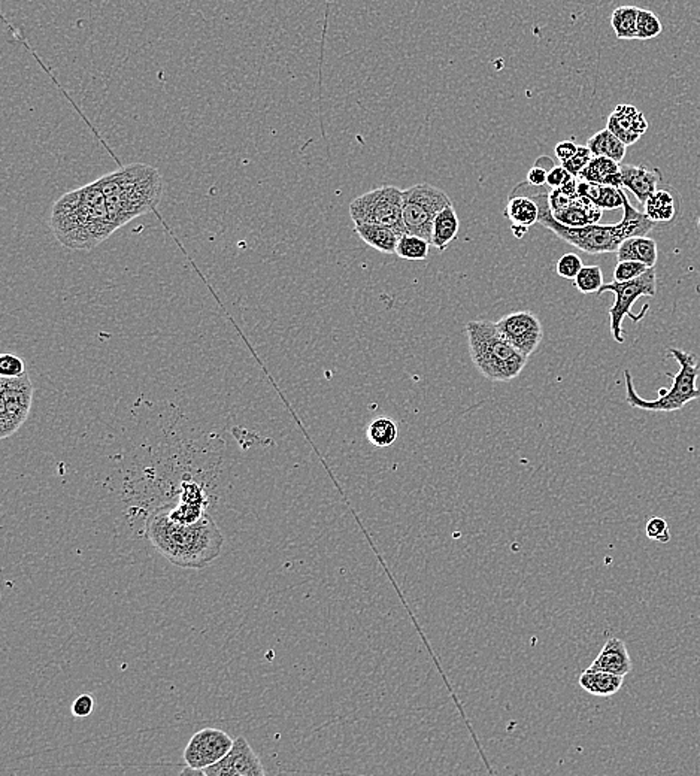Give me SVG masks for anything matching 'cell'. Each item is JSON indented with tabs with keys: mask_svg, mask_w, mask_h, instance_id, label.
I'll list each match as a JSON object with an SVG mask.
<instances>
[{
	"mask_svg": "<svg viewBox=\"0 0 700 776\" xmlns=\"http://www.w3.org/2000/svg\"><path fill=\"white\" fill-rule=\"evenodd\" d=\"M551 188L548 186H531V184L520 183L513 188L509 196H529L539 206V221L549 232L557 235L558 238L564 239V243L572 247L587 252V254H605V252H617L618 247L626 239L632 236H646L655 227V221H651L644 212L633 208L629 202V197L624 193V203H622V219L617 224H590L584 227H569L564 224L558 223L554 219L549 210L548 194Z\"/></svg>",
	"mask_w": 700,
	"mask_h": 776,
	"instance_id": "1",
	"label": "cell"
},
{
	"mask_svg": "<svg viewBox=\"0 0 700 776\" xmlns=\"http://www.w3.org/2000/svg\"><path fill=\"white\" fill-rule=\"evenodd\" d=\"M152 547L175 566L203 569L220 556L225 538L205 512L197 521L175 520L165 507L157 508L145 525Z\"/></svg>",
	"mask_w": 700,
	"mask_h": 776,
	"instance_id": "2",
	"label": "cell"
},
{
	"mask_svg": "<svg viewBox=\"0 0 700 776\" xmlns=\"http://www.w3.org/2000/svg\"><path fill=\"white\" fill-rule=\"evenodd\" d=\"M51 230L63 247L90 252L115 232L99 183L66 193L51 211Z\"/></svg>",
	"mask_w": 700,
	"mask_h": 776,
	"instance_id": "3",
	"label": "cell"
},
{
	"mask_svg": "<svg viewBox=\"0 0 700 776\" xmlns=\"http://www.w3.org/2000/svg\"><path fill=\"white\" fill-rule=\"evenodd\" d=\"M105 194L115 230L156 210L163 194V178L154 166L132 163L97 179Z\"/></svg>",
	"mask_w": 700,
	"mask_h": 776,
	"instance_id": "4",
	"label": "cell"
},
{
	"mask_svg": "<svg viewBox=\"0 0 700 776\" xmlns=\"http://www.w3.org/2000/svg\"><path fill=\"white\" fill-rule=\"evenodd\" d=\"M466 336L474 365L491 383H509L526 367L529 357L513 347L493 321H469Z\"/></svg>",
	"mask_w": 700,
	"mask_h": 776,
	"instance_id": "5",
	"label": "cell"
},
{
	"mask_svg": "<svg viewBox=\"0 0 700 776\" xmlns=\"http://www.w3.org/2000/svg\"><path fill=\"white\" fill-rule=\"evenodd\" d=\"M669 354L678 361L679 370L675 375L666 374L669 378H672V387L669 390L660 388V396L655 400L642 399L633 387L632 375L629 370H624L626 400L630 407L644 411L672 412L682 409L687 403L700 398V390L696 385L700 375V365L696 361L695 354L678 348H669Z\"/></svg>",
	"mask_w": 700,
	"mask_h": 776,
	"instance_id": "6",
	"label": "cell"
},
{
	"mask_svg": "<svg viewBox=\"0 0 700 776\" xmlns=\"http://www.w3.org/2000/svg\"><path fill=\"white\" fill-rule=\"evenodd\" d=\"M449 205H453L449 194L431 184H416L403 190L402 214L405 233L416 235L431 243L432 228L436 215Z\"/></svg>",
	"mask_w": 700,
	"mask_h": 776,
	"instance_id": "7",
	"label": "cell"
},
{
	"mask_svg": "<svg viewBox=\"0 0 700 776\" xmlns=\"http://www.w3.org/2000/svg\"><path fill=\"white\" fill-rule=\"evenodd\" d=\"M611 292L615 294V301L609 310V317H611V334L614 341L618 343H624V332H622V320L624 317H630L633 323L639 321L646 317V310L650 306H644L641 314L635 316L632 312V306L639 297H655L657 293V274L655 268H650L646 274L641 275L639 278L632 279V281H624V283L604 284L597 294Z\"/></svg>",
	"mask_w": 700,
	"mask_h": 776,
	"instance_id": "8",
	"label": "cell"
},
{
	"mask_svg": "<svg viewBox=\"0 0 700 776\" xmlns=\"http://www.w3.org/2000/svg\"><path fill=\"white\" fill-rule=\"evenodd\" d=\"M403 190L394 186H383L350 203V215L354 224L369 223L387 226L403 235Z\"/></svg>",
	"mask_w": 700,
	"mask_h": 776,
	"instance_id": "9",
	"label": "cell"
},
{
	"mask_svg": "<svg viewBox=\"0 0 700 776\" xmlns=\"http://www.w3.org/2000/svg\"><path fill=\"white\" fill-rule=\"evenodd\" d=\"M33 402V384L28 372L20 376H0V438L19 432L28 420Z\"/></svg>",
	"mask_w": 700,
	"mask_h": 776,
	"instance_id": "10",
	"label": "cell"
},
{
	"mask_svg": "<svg viewBox=\"0 0 700 776\" xmlns=\"http://www.w3.org/2000/svg\"><path fill=\"white\" fill-rule=\"evenodd\" d=\"M235 740L226 731L214 727H206L197 731L188 740L187 747L184 749V762L187 769L183 771V775L187 773H199L206 767L216 764L221 758L226 757Z\"/></svg>",
	"mask_w": 700,
	"mask_h": 776,
	"instance_id": "11",
	"label": "cell"
},
{
	"mask_svg": "<svg viewBox=\"0 0 700 776\" xmlns=\"http://www.w3.org/2000/svg\"><path fill=\"white\" fill-rule=\"evenodd\" d=\"M496 325L504 338L529 359L544 338L542 323L531 310L511 312L508 316L502 317Z\"/></svg>",
	"mask_w": 700,
	"mask_h": 776,
	"instance_id": "12",
	"label": "cell"
},
{
	"mask_svg": "<svg viewBox=\"0 0 700 776\" xmlns=\"http://www.w3.org/2000/svg\"><path fill=\"white\" fill-rule=\"evenodd\" d=\"M201 775L263 776L266 775V771L247 739L243 736H239L235 739L234 747L227 755L216 764L203 769Z\"/></svg>",
	"mask_w": 700,
	"mask_h": 776,
	"instance_id": "13",
	"label": "cell"
},
{
	"mask_svg": "<svg viewBox=\"0 0 700 776\" xmlns=\"http://www.w3.org/2000/svg\"><path fill=\"white\" fill-rule=\"evenodd\" d=\"M606 128L629 146L637 144L646 135L648 121L637 106L622 103L615 106V110L609 115Z\"/></svg>",
	"mask_w": 700,
	"mask_h": 776,
	"instance_id": "14",
	"label": "cell"
},
{
	"mask_svg": "<svg viewBox=\"0 0 700 776\" xmlns=\"http://www.w3.org/2000/svg\"><path fill=\"white\" fill-rule=\"evenodd\" d=\"M622 188H627L637 196L642 205L655 194L662 181V172L657 168L622 165Z\"/></svg>",
	"mask_w": 700,
	"mask_h": 776,
	"instance_id": "15",
	"label": "cell"
},
{
	"mask_svg": "<svg viewBox=\"0 0 700 776\" xmlns=\"http://www.w3.org/2000/svg\"><path fill=\"white\" fill-rule=\"evenodd\" d=\"M591 669L609 672L614 675L626 676L632 671V658L629 656L627 647L618 638H609L605 642L599 656L591 663Z\"/></svg>",
	"mask_w": 700,
	"mask_h": 776,
	"instance_id": "16",
	"label": "cell"
},
{
	"mask_svg": "<svg viewBox=\"0 0 700 776\" xmlns=\"http://www.w3.org/2000/svg\"><path fill=\"white\" fill-rule=\"evenodd\" d=\"M602 214L604 210L596 205L595 202L578 194L564 210L556 212L553 217L558 223L569 227H584V226L599 223Z\"/></svg>",
	"mask_w": 700,
	"mask_h": 776,
	"instance_id": "17",
	"label": "cell"
},
{
	"mask_svg": "<svg viewBox=\"0 0 700 776\" xmlns=\"http://www.w3.org/2000/svg\"><path fill=\"white\" fill-rule=\"evenodd\" d=\"M578 179L587 183L622 188V165L604 155H593L590 163L584 168Z\"/></svg>",
	"mask_w": 700,
	"mask_h": 776,
	"instance_id": "18",
	"label": "cell"
},
{
	"mask_svg": "<svg viewBox=\"0 0 700 776\" xmlns=\"http://www.w3.org/2000/svg\"><path fill=\"white\" fill-rule=\"evenodd\" d=\"M354 232L358 233V238L369 247L383 254H396L400 233L394 228L380 224L358 223L354 224Z\"/></svg>",
	"mask_w": 700,
	"mask_h": 776,
	"instance_id": "19",
	"label": "cell"
},
{
	"mask_svg": "<svg viewBox=\"0 0 700 776\" xmlns=\"http://www.w3.org/2000/svg\"><path fill=\"white\" fill-rule=\"evenodd\" d=\"M578 682L581 685V689H586L591 696L609 698L620 691L624 682V676L614 675L609 672L596 671L589 667L580 675Z\"/></svg>",
	"mask_w": 700,
	"mask_h": 776,
	"instance_id": "20",
	"label": "cell"
},
{
	"mask_svg": "<svg viewBox=\"0 0 700 776\" xmlns=\"http://www.w3.org/2000/svg\"><path fill=\"white\" fill-rule=\"evenodd\" d=\"M458 228H460V221H458L457 212L454 210L453 205H449L436 215L435 221H433L432 247L436 248L438 252H445L449 244L457 238Z\"/></svg>",
	"mask_w": 700,
	"mask_h": 776,
	"instance_id": "21",
	"label": "cell"
},
{
	"mask_svg": "<svg viewBox=\"0 0 700 776\" xmlns=\"http://www.w3.org/2000/svg\"><path fill=\"white\" fill-rule=\"evenodd\" d=\"M617 259L618 261H641L648 268H655L657 263V244L648 236H632L618 247Z\"/></svg>",
	"mask_w": 700,
	"mask_h": 776,
	"instance_id": "22",
	"label": "cell"
},
{
	"mask_svg": "<svg viewBox=\"0 0 700 776\" xmlns=\"http://www.w3.org/2000/svg\"><path fill=\"white\" fill-rule=\"evenodd\" d=\"M578 194L589 197L602 210L613 211L622 208L624 203V188L609 187L600 184L587 183L578 179Z\"/></svg>",
	"mask_w": 700,
	"mask_h": 776,
	"instance_id": "23",
	"label": "cell"
},
{
	"mask_svg": "<svg viewBox=\"0 0 700 776\" xmlns=\"http://www.w3.org/2000/svg\"><path fill=\"white\" fill-rule=\"evenodd\" d=\"M505 219H508L511 226L531 227L539 221V206L529 196H509L505 208Z\"/></svg>",
	"mask_w": 700,
	"mask_h": 776,
	"instance_id": "24",
	"label": "cell"
},
{
	"mask_svg": "<svg viewBox=\"0 0 700 776\" xmlns=\"http://www.w3.org/2000/svg\"><path fill=\"white\" fill-rule=\"evenodd\" d=\"M644 214L655 223H671L677 219V197L672 192L660 188L644 203Z\"/></svg>",
	"mask_w": 700,
	"mask_h": 776,
	"instance_id": "25",
	"label": "cell"
},
{
	"mask_svg": "<svg viewBox=\"0 0 700 776\" xmlns=\"http://www.w3.org/2000/svg\"><path fill=\"white\" fill-rule=\"evenodd\" d=\"M587 146L590 148L591 154L604 155L608 159L622 163L626 157L627 145L624 142L620 141L608 128H604L600 132L596 133L587 141Z\"/></svg>",
	"mask_w": 700,
	"mask_h": 776,
	"instance_id": "26",
	"label": "cell"
},
{
	"mask_svg": "<svg viewBox=\"0 0 700 776\" xmlns=\"http://www.w3.org/2000/svg\"><path fill=\"white\" fill-rule=\"evenodd\" d=\"M638 12L637 6H620L614 10L611 15V28L617 39L632 41L638 39Z\"/></svg>",
	"mask_w": 700,
	"mask_h": 776,
	"instance_id": "27",
	"label": "cell"
},
{
	"mask_svg": "<svg viewBox=\"0 0 700 776\" xmlns=\"http://www.w3.org/2000/svg\"><path fill=\"white\" fill-rule=\"evenodd\" d=\"M398 425L390 417H376L369 423L366 438L374 447L385 448L393 445L398 439Z\"/></svg>",
	"mask_w": 700,
	"mask_h": 776,
	"instance_id": "28",
	"label": "cell"
},
{
	"mask_svg": "<svg viewBox=\"0 0 700 776\" xmlns=\"http://www.w3.org/2000/svg\"><path fill=\"white\" fill-rule=\"evenodd\" d=\"M431 243L426 239L403 233L399 239L398 248H396V256L400 257L403 260L423 261L429 257V250H431Z\"/></svg>",
	"mask_w": 700,
	"mask_h": 776,
	"instance_id": "29",
	"label": "cell"
},
{
	"mask_svg": "<svg viewBox=\"0 0 700 776\" xmlns=\"http://www.w3.org/2000/svg\"><path fill=\"white\" fill-rule=\"evenodd\" d=\"M573 283L578 292L584 294L597 293L604 285V274L599 266H584L577 275V278L573 279Z\"/></svg>",
	"mask_w": 700,
	"mask_h": 776,
	"instance_id": "30",
	"label": "cell"
},
{
	"mask_svg": "<svg viewBox=\"0 0 700 776\" xmlns=\"http://www.w3.org/2000/svg\"><path fill=\"white\" fill-rule=\"evenodd\" d=\"M663 32V24L653 11L641 10L638 12V39L648 41Z\"/></svg>",
	"mask_w": 700,
	"mask_h": 776,
	"instance_id": "31",
	"label": "cell"
},
{
	"mask_svg": "<svg viewBox=\"0 0 700 776\" xmlns=\"http://www.w3.org/2000/svg\"><path fill=\"white\" fill-rule=\"evenodd\" d=\"M650 269L648 266L644 265L641 261L622 260L618 261L615 269H614V281L624 283V281H632L646 274V270Z\"/></svg>",
	"mask_w": 700,
	"mask_h": 776,
	"instance_id": "32",
	"label": "cell"
},
{
	"mask_svg": "<svg viewBox=\"0 0 700 776\" xmlns=\"http://www.w3.org/2000/svg\"><path fill=\"white\" fill-rule=\"evenodd\" d=\"M582 268L584 265H582L581 257L573 254V252L564 254L557 261V274L564 279L577 278V275L580 274Z\"/></svg>",
	"mask_w": 700,
	"mask_h": 776,
	"instance_id": "33",
	"label": "cell"
},
{
	"mask_svg": "<svg viewBox=\"0 0 700 776\" xmlns=\"http://www.w3.org/2000/svg\"><path fill=\"white\" fill-rule=\"evenodd\" d=\"M591 159H593V154H591L590 148L587 145H580L578 146L577 154L573 155L572 159H569L568 161L562 163V165L564 166V169L568 170L569 174L578 178V175L581 174L584 168L590 163Z\"/></svg>",
	"mask_w": 700,
	"mask_h": 776,
	"instance_id": "34",
	"label": "cell"
},
{
	"mask_svg": "<svg viewBox=\"0 0 700 776\" xmlns=\"http://www.w3.org/2000/svg\"><path fill=\"white\" fill-rule=\"evenodd\" d=\"M26 372V363L23 359L14 354H2L0 356V376L14 378Z\"/></svg>",
	"mask_w": 700,
	"mask_h": 776,
	"instance_id": "35",
	"label": "cell"
},
{
	"mask_svg": "<svg viewBox=\"0 0 700 776\" xmlns=\"http://www.w3.org/2000/svg\"><path fill=\"white\" fill-rule=\"evenodd\" d=\"M646 536L651 541L666 543L671 541V532H669L668 521L662 516H653L646 527Z\"/></svg>",
	"mask_w": 700,
	"mask_h": 776,
	"instance_id": "36",
	"label": "cell"
},
{
	"mask_svg": "<svg viewBox=\"0 0 700 776\" xmlns=\"http://www.w3.org/2000/svg\"><path fill=\"white\" fill-rule=\"evenodd\" d=\"M573 178L575 177L569 174L568 170L564 169V165H551L548 169V177H547V186L551 190L553 188L564 187L566 184L571 183Z\"/></svg>",
	"mask_w": 700,
	"mask_h": 776,
	"instance_id": "37",
	"label": "cell"
},
{
	"mask_svg": "<svg viewBox=\"0 0 700 776\" xmlns=\"http://www.w3.org/2000/svg\"><path fill=\"white\" fill-rule=\"evenodd\" d=\"M554 165L553 161H549L548 166L545 168L544 161L538 159L536 161L535 166L531 168L529 172H527L526 181L531 186H536V187H540V186H547V177H548V169L549 166Z\"/></svg>",
	"mask_w": 700,
	"mask_h": 776,
	"instance_id": "38",
	"label": "cell"
},
{
	"mask_svg": "<svg viewBox=\"0 0 700 776\" xmlns=\"http://www.w3.org/2000/svg\"><path fill=\"white\" fill-rule=\"evenodd\" d=\"M93 708H95V700H93L92 696L81 694L72 705V713L77 717H88L93 713Z\"/></svg>",
	"mask_w": 700,
	"mask_h": 776,
	"instance_id": "39",
	"label": "cell"
},
{
	"mask_svg": "<svg viewBox=\"0 0 700 776\" xmlns=\"http://www.w3.org/2000/svg\"><path fill=\"white\" fill-rule=\"evenodd\" d=\"M578 146L580 145H577L573 141L558 142L554 153H556V157L560 161V163H564V161H568L569 159H572L573 155L577 154Z\"/></svg>",
	"mask_w": 700,
	"mask_h": 776,
	"instance_id": "40",
	"label": "cell"
},
{
	"mask_svg": "<svg viewBox=\"0 0 700 776\" xmlns=\"http://www.w3.org/2000/svg\"><path fill=\"white\" fill-rule=\"evenodd\" d=\"M511 232H513L514 236L517 239H522L526 236V233L529 232V228L523 227V226H511Z\"/></svg>",
	"mask_w": 700,
	"mask_h": 776,
	"instance_id": "41",
	"label": "cell"
}]
</instances>
